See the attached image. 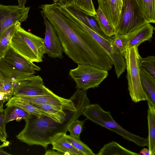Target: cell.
Segmentation results:
<instances>
[{"mask_svg": "<svg viewBox=\"0 0 155 155\" xmlns=\"http://www.w3.org/2000/svg\"><path fill=\"white\" fill-rule=\"evenodd\" d=\"M41 15L51 23L63 51L74 62L92 65L109 71L113 63L105 50L78 24L64 14L58 5L42 4Z\"/></svg>", "mask_w": 155, "mask_h": 155, "instance_id": "obj_1", "label": "cell"}, {"mask_svg": "<svg viewBox=\"0 0 155 155\" xmlns=\"http://www.w3.org/2000/svg\"><path fill=\"white\" fill-rule=\"evenodd\" d=\"M35 117L25 120V127L17 135V138L29 145H40L46 149L51 143V137L61 124L45 115Z\"/></svg>", "mask_w": 155, "mask_h": 155, "instance_id": "obj_2", "label": "cell"}, {"mask_svg": "<svg viewBox=\"0 0 155 155\" xmlns=\"http://www.w3.org/2000/svg\"><path fill=\"white\" fill-rule=\"evenodd\" d=\"M10 46L17 53L32 62H42L46 54L44 39L26 31L21 27V24L11 38Z\"/></svg>", "mask_w": 155, "mask_h": 155, "instance_id": "obj_3", "label": "cell"}, {"mask_svg": "<svg viewBox=\"0 0 155 155\" xmlns=\"http://www.w3.org/2000/svg\"><path fill=\"white\" fill-rule=\"evenodd\" d=\"M82 114L92 122L115 132L138 146H147V138L141 137L124 129L114 120L110 111L104 110L98 104H89L84 109Z\"/></svg>", "mask_w": 155, "mask_h": 155, "instance_id": "obj_4", "label": "cell"}, {"mask_svg": "<svg viewBox=\"0 0 155 155\" xmlns=\"http://www.w3.org/2000/svg\"><path fill=\"white\" fill-rule=\"evenodd\" d=\"M123 55L126 61L128 89L132 101L137 103L147 101L140 79L139 64L141 57L138 47L134 46L127 48Z\"/></svg>", "mask_w": 155, "mask_h": 155, "instance_id": "obj_5", "label": "cell"}, {"mask_svg": "<svg viewBox=\"0 0 155 155\" xmlns=\"http://www.w3.org/2000/svg\"><path fill=\"white\" fill-rule=\"evenodd\" d=\"M148 23L136 0H123L120 18L114 29V35L132 34Z\"/></svg>", "mask_w": 155, "mask_h": 155, "instance_id": "obj_6", "label": "cell"}, {"mask_svg": "<svg viewBox=\"0 0 155 155\" xmlns=\"http://www.w3.org/2000/svg\"><path fill=\"white\" fill-rule=\"evenodd\" d=\"M69 75L74 81L77 89L87 91L97 87L108 75V71L88 64H78L71 69Z\"/></svg>", "mask_w": 155, "mask_h": 155, "instance_id": "obj_7", "label": "cell"}, {"mask_svg": "<svg viewBox=\"0 0 155 155\" xmlns=\"http://www.w3.org/2000/svg\"><path fill=\"white\" fill-rule=\"evenodd\" d=\"M74 21L89 34L105 50L113 63L117 77L119 78L126 68V60L121 54L116 52L112 47L110 38H104L76 18Z\"/></svg>", "mask_w": 155, "mask_h": 155, "instance_id": "obj_8", "label": "cell"}, {"mask_svg": "<svg viewBox=\"0 0 155 155\" xmlns=\"http://www.w3.org/2000/svg\"><path fill=\"white\" fill-rule=\"evenodd\" d=\"M30 8L0 4V39L8 29L17 22L21 23L26 21Z\"/></svg>", "mask_w": 155, "mask_h": 155, "instance_id": "obj_9", "label": "cell"}, {"mask_svg": "<svg viewBox=\"0 0 155 155\" xmlns=\"http://www.w3.org/2000/svg\"><path fill=\"white\" fill-rule=\"evenodd\" d=\"M53 93L44 85L43 80L41 76L33 75L16 84L13 96H31Z\"/></svg>", "mask_w": 155, "mask_h": 155, "instance_id": "obj_10", "label": "cell"}, {"mask_svg": "<svg viewBox=\"0 0 155 155\" xmlns=\"http://www.w3.org/2000/svg\"><path fill=\"white\" fill-rule=\"evenodd\" d=\"M16 97L21 100L32 104L52 105L60 107L64 110L72 112L77 110L75 104L71 99L62 97L54 93L35 96Z\"/></svg>", "mask_w": 155, "mask_h": 155, "instance_id": "obj_11", "label": "cell"}, {"mask_svg": "<svg viewBox=\"0 0 155 155\" xmlns=\"http://www.w3.org/2000/svg\"><path fill=\"white\" fill-rule=\"evenodd\" d=\"M42 15L45 27L44 45L46 54L52 58L62 59L63 51L60 40L51 23L46 17Z\"/></svg>", "mask_w": 155, "mask_h": 155, "instance_id": "obj_12", "label": "cell"}, {"mask_svg": "<svg viewBox=\"0 0 155 155\" xmlns=\"http://www.w3.org/2000/svg\"><path fill=\"white\" fill-rule=\"evenodd\" d=\"M3 58L16 70L22 72L33 75L36 71L41 70L40 67L17 53L10 46Z\"/></svg>", "mask_w": 155, "mask_h": 155, "instance_id": "obj_13", "label": "cell"}, {"mask_svg": "<svg viewBox=\"0 0 155 155\" xmlns=\"http://www.w3.org/2000/svg\"><path fill=\"white\" fill-rule=\"evenodd\" d=\"M101 10L114 30L117 26L120 16L123 0H97Z\"/></svg>", "mask_w": 155, "mask_h": 155, "instance_id": "obj_14", "label": "cell"}, {"mask_svg": "<svg viewBox=\"0 0 155 155\" xmlns=\"http://www.w3.org/2000/svg\"><path fill=\"white\" fill-rule=\"evenodd\" d=\"M66 134V132H59L51 137V144L52 145V149L62 153L63 155H84L68 141Z\"/></svg>", "mask_w": 155, "mask_h": 155, "instance_id": "obj_15", "label": "cell"}, {"mask_svg": "<svg viewBox=\"0 0 155 155\" xmlns=\"http://www.w3.org/2000/svg\"><path fill=\"white\" fill-rule=\"evenodd\" d=\"M61 7L102 37L105 38H109L105 35L101 30L97 23L93 17L86 14L73 4L67 7Z\"/></svg>", "mask_w": 155, "mask_h": 155, "instance_id": "obj_16", "label": "cell"}, {"mask_svg": "<svg viewBox=\"0 0 155 155\" xmlns=\"http://www.w3.org/2000/svg\"><path fill=\"white\" fill-rule=\"evenodd\" d=\"M0 73L4 80H10L15 84L33 75L17 70L3 57L0 58Z\"/></svg>", "mask_w": 155, "mask_h": 155, "instance_id": "obj_17", "label": "cell"}, {"mask_svg": "<svg viewBox=\"0 0 155 155\" xmlns=\"http://www.w3.org/2000/svg\"><path fill=\"white\" fill-rule=\"evenodd\" d=\"M154 30V27L148 23L133 34L128 35L129 39L127 48L134 46L138 47L141 43L150 39L152 38Z\"/></svg>", "mask_w": 155, "mask_h": 155, "instance_id": "obj_18", "label": "cell"}, {"mask_svg": "<svg viewBox=\"0 0 155 155\" xmlns=\"http://www.w3.org/2000/svg\"><path fill=\"white\" fill-rule=\"evenodd\" d=\"M5 106L6 107L14 106L18 107L38 117L45 115L58 122L57 119L53 115L38 108L29 103L21 100L15 96H13L8 100Z\"/></svg>", "mask_w": 155, "mask_h": 155, "instance_id": "obj_19", "label": "cell"}, {"mask_svg": "<svg viewBox=\"0 0 155 155\" xmlns=\"http://www.w3.org/2000/svg\"><path fill=\"white\" fill-rule=\"evenodd\" d=\"M141 83L147 102L155 107V79L140 67Z\"/></svg>", "mask_w": 155, "mask_h": 155, "instance_id": "obj_20", "label": "cell"}, {"mask_svg": "<svg viewBox=\"0 0 155 155\" xmlns=\"http://www.w3.org/2000/svg\"><path fill=\"white\" fill-rule=\"evenodd\" d=\"M148 136L147 147L151 155L155 154V107L147 102Z\"/></svg>", "mask_w": 155, "mask_h": 155, "instance_id": "obj_21", "label": "cell"}, {"mask_svg": "<svg viewBox=\"0 0 155 155\" xmlns=\"http://www.w3.org/2000/svg\"><path fill=\"white\" fill-rule=\"evenodd\" d=\"M123 147L117 143L113 141L106 144L100 150L98 155H139Z\"/></svg>", "mask_w": 155, "mask_h": 155, "instance_id": "obj_22", "label": "cell"}, {"mask_svg": "<svg viewBox=\"0 0 155 155\" xmlns=\"http://www.w3.org/2000/svg\"><path fill=\"white\" fill-rule=\"evenodd\" d=\"M5 121V124L14 120L20 121L25 120L31 118L32 115L18 107L10 106L7 107L3 110Z\"/></svg>", "mask_w": 155, "mask_h": 155, "instance_id": "obj_23", "label": "cell"}, {"mask_svg": "<svg viewBox=\"0 0 155 155\" xmlns=\"http://www.w3.org/2000/svg\"><path fill=\"white\" fill-rule=\"evenodd\" d=\"M139 8L147 21L155 23V0H136Z\"/></svg>", "mask_w": 155, "mask_h": 155, "instance_id": "obj_24", "label": "cell"}, {"mask_svg": "<svg viewBox=\"0 0 155 155\" xmlns=\"http://www.w3.org/2000/svg\"><path fill=\"white\" fill-rule=\"evenodd\" d=\"M96 12V15L93 17L103 33L108 38L114 35V28L110 25L101 9L98 7Z\"/></svg>", "mask_w": 155, "mask_h": 155, "instance_id": "obj_25", "label": "cell"}, {"mask_svg": "<svg viewBox=\"0 0 155 155\" xmlns=\"http://www.w3.org/2000/svg\"><path fill=\"white\" fill-rule=\"evenodd\" d=\"M31 104L54 116L60 124H62L65 120L66 114L64 110L60 107L49 104Z\"/></svg>", "mask_w": 155, "mask_h": 155, "instance_id": "obj_26", "label": "cell"}, {"mask_svg": "<svg viewBox=\"0 0 155 155\" xmlns=\"http://www.w3.org/2000/svg\"><path fill=\"white\" fill-rule=\"evenodd\" d=\"M20 24L21 23L18 21L10 26L5 32L0 39V58L3 57L6 52L10 46L11 38Z\"/></svg>", "mask_w": 155, "mask_h": 155, "instance_id": "obj_27", "label": "cell"}, {"mask_svg": "<svg viewBox=\"0 0 155 155\" xmlns=\"http://www.w3.org/2000/svg\"><path fill=\"white\" fill-rule=\"evenodd\" d=\"M129 39L128 35H114L110 38V40L113 48L116 51L120 53L122 55L127 48Z\"/></svg>", "mask_w": 155, "mask_h": 155, "instance_id": "obj_28", "label": "cell"}, {"mask_svg": "<svg viewBox=\"0 0 155 155\" xmlns=\"http://www.w3.org/2000/svg\"><path fill=\"white\" fill-rule=\"evenodd\" d=\"M86 14L92 17L96 12L92 0H73L72 4Z\"/></svg>", "mask_w": 155, "mask_h": 155, "instance_id": "obj_29", "label": "cell"}, {"mask_svg": "<svg viewBox=\"0 0 155 155\" xmlns=\"http://www.w3.org/2000/svg\"><path fill=\"white\" fill-rule=\"evenodd\" d=\"M140 67L155 79V56H149L145 58L141 57L140 61Z\"/></svg>", "mask_w": 155, "mask_h": 155, "instance_id": "obj_30", "label": "cell"}, {"mask_svg": "<svg viewBox=\"0 0 155 155\" xmlns=\"http://www.w3.org/2000/svg\"><path fill=\"white\" fill-rule=\"evenodd\" d=\"M68 141L76 149L81 151L84 155H95L92 150L80 139L75 138L70 135H65Z\"/></svg>", "mask_w": 155, "mask_h": 155, "instance_id": "obj_31", "label": "cell"}, {"mask_svg": "<svg viewBox=\"0 0 155 155\" xmlns=\"http://www.w3.org/2000/svg\"><path fill=\"white\" fill-rule=\"evenodd\" d=\"M85 121L79 120L78 119H75L69 124L67 130L70 133V135L78 139H80V134L82 131L83 125Z\"/></svg>", "mask_w": 155, "mask_h": 155, "instance_id": "obj_32", "label": "cell"}, {"mask_svg": "<svg viewBox=\"0 0 155 155\" xmlns=\"http://www.w3.org/2000/svg\"><path fill=\"white\" fill-rule=\"evenodd\" d=\"M4 101H0V140L4 143V146H8L9 143L6 141L7 134L6 131L5 124L3 105Z\"/></svg>", "mask_w": 155, "mask_h": 155, "instance_id": "obj_33", "label": "cell"}, {"mask_svg": "<svg viewBox=\"0 0 155 155\" xmlns=\"http://www.w3.org/2000/svg\"><path fill=\"white\" fill-rule=\"evenodd\" d=\"M15 84L11 81L4 80L2 85L0 87V92L6 93L13 96Z\"/></svg>", "mask_w": 155, "mask_h": 155, "instance_id": "obj_34", "label": "cell"}, {"mask_svg": "<svg viewBox=\"0 0 155 155\" xmlns=\"http://www.w3.org/2000/svg\"><path fill=\"white\" fill-rule=\"evenodd\" d=\"M73 0H53V3H55L62 7H67L72 4Z\"/></svg>", "mask_w": 155, "mask_h": 155, "instance_id": "obj_35", "label": "cell"}, {"mask_svg": "<svg viewBox=\"0 0 155 155\" xmlns=\"http://www.w3.org/2000/svg\"><path fill=\"white\" fill-rule=\"evenodd\" d=\"M12 96L11 95L6 93L0 92V101H6Z\"/></svg>", "mask_w": 155, "mask_h": 155, "instance_id": "obj_36", "label": "cell"}, {"mask_svg": "<svg viewBox=\"0 0 155 155\" xmlns=\"http://www.w3.org/2000/svg\"><path fill=\"white\" fill-rule=\"evenodd\" d=\"M45 155H63V154L58 151H56L53 150H47L45 153Z\"/></svg>", "mask_w": 155, "mask_h": 155, "instance_id": "obj_37", "label": "cell"}, {"mask_svg": "<svg viewBox=\"0 0 155 155\" xmlns=\"http://www.w3.org/2000/svg\"><path fill=\"white\" fill-rule=\"evenodd\" d=\"M140 154L143 155H151V152L148 149L143 148L140 151Z\"/></svg>", "mask_w": 155, "mask_h": 155, "instance_id": "obj_38", "label": "cell"}, {"mask_svg": "<svg viewBox=\"0 0 155 155\" xmlns=\"http://www.w3.org/2000/svg\"><path fill=\"white\" fill-rule=\"evenodd\" d=\"M18 3V5L20 7H25L27 0H17Z\"/></svg>", "mask_w": 155, "mask_h": 155, "instance_id": "obj_39", "label": "cell"}, {"mask_svg": "<svg viewBox=\"0 0 155 155\" xmlns=\"http://www.w3.org/2000/svg\"><path fill=\"white\" fill-rule=\"evenodd\" d=\"M2 145H0V155H12L11 154L5 151H4V150L2 148Z\"/></svg>", "mask_w": 155, "mask_h": 155, "instance_id": "obj_40", "label": "cell"}, {"mask_svg": "<svg viewBox=\"0 0 155 155\" xmlns=\"http://www.w3.org/2000/svg\"><path fill=\"white\" fill-rule=\"evenodd\" d=\"M4 81V79L0 73V87L2 85Z\"/></svg>", "mask_w": 155, "mask_h": 155, "instance_id": "obj_41", "label": "cell"}]
</instances>
